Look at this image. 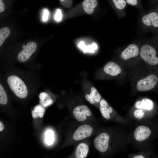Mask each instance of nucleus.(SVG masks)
Wrapping results in <instances>:
<instances>
[{
  "mask_svg": "<svg viewBox=\"0 0 158 158\" xmlns=\"http://www.w3.org/2000/svg\"><path fill=\"white\" fill-rule=\"evenodd\" d=\"M142 59L147 64L158 68V44L155 39L142 45L140 50Z\"/></svg>",
  "mask_w": 158,
  "mask_h": 158,
  "instance_id": "nucleus-1",
  "label": "nucleus"
},
{
  "mask_svg": "<svg viewBox=\"0 0 158 158\" xmlns=\"http://www.w3.org/2000/svg\"><path fill=\"white\" fill-rule=\"evenodd\" d=\"M7 81L10 88L18 97L24 98L28 94L27 87L23 81L19 77L15 75L8 77Z\"/></svg>",
  "mask_w": 158,
  "mask_h": 158,
  "instance_id": "nucleus-2",
  "label": "nucleus"
},
{
  "mask_svg": "<svg viewBox=\"0 0 158 158\" xmlns=\"http://www.w3.org/2000/svg\"><path fill=\"white\" fill-rule=\"evenodd\" d=\"M141 21L148 30L158 33V10L157 8L143 16Z\"/></svg>",
  "mask_w": 158,
  "mask_h": 158,
  "instance_id": "nucleus-3",
  "label": "nucleus"
},
{
  "mask_svg": "<svg viewBox=\"0 0 158 158\" xmlns=\"http://www.w3.org/2000/svg\"><path fill=\"white\" fill-rule=\"evenodd\" d=\"M158 82V76L155 74H151L140 80L137 84V88L141 91L149 90L154 88Z\"/></svg>",
  "mask_w": 158,
  "mask_h": 158,
  "instance_id": "nucleus-4",
  "label": "nucleus"
},
{
  "mask_svg": "<svg viewBox=\"0 0 158 158\" xmlns=\"http://www.w3.org/2000/svg\"><path fill=\"white\" fill-rule=\"evenodd\" d=\"M22 47L23 49L17 56L18 60L21 62H25L28 59L36 50L37 46L35 42L31 41L27 43L26 46L23 44Z\"/></svg>",
  "mask_w": 158,
  "mask_h": 158,
  "instance_id": "nucleus-5",
  "label": "nucleus"
},
{
  "mask_svg": "<svg viewBox=\"0 0 158 158\" xmlns=\"http://www.w3.org/2000/svg\"><path fill=\"white\" fill-rule=\"evenodd\" d=\"M109 140V136L108 134L103 133L99 134L94 140L95 148L101 152H106L108 147Z\"/></svg>",
  "mask_w": 158,
  "mask_h": 158,
  "instance_id": "nucleus-6",
  "label": "nucleus"
},
{
  "mask_svg": "<svg viewBox=\"0 0 158 158\" xmlns=\"http://www.w3.org/2000/svg\"><path fill=\"white\" fill-rule=\"evenodd\" d=\"M92 131L93 128L91 126L87 124L82 125L74 132L73 138L76 141L82 140L90 136Z\"/></svg>",
  "mask_w": 158,
  "mask_h": 158,
  "instance_id": "nucleus-7",
  "label": "nucleus"
},
{
  "mask_svg": "<svg viewBox=\"0 0 158 158\" xmlns=\"http://www.w3.org/2000/svg\"><path fill=\"white\" fill-rule=\"evenodd\" d=\"M73 113L75 118L79 121H84L87 117L90 116L92 114L89 107L85 105L77 106L73 109Z\"/></svg>",
  "mask_w": 158,
  "mask_h": 158,
  "instance_id": "nucleus-8",
  "label": "nucleus"
},
{
  "mask_svg": "<svg viewBox=\"0 0 158 158\" xmlns=\"http://www.w3.org/2000/svg\"><path fill=\"white\" fill-rule=\"evenodd\" d=\"M152 133V130L148 126L141 125L138 126L135 129L134 137L137 141L141 142L148 138Z\"/></svg>",
  "mask_w": 158,
  "mask_h": 158,
  "instance_id": "nucleus-9",
  "label": "nucleus"
},
{
  "mask_svg": "<svg viewBox=\"0 0 158 158\" xmlns=\"http://www.w3.org/2000/svg\"><path fill=\"white\" fill-rule=\"evenodd\" d=\"M138 46L135 44H131L128 45L122 52V58L126 60L138 56L139 53Z\"/></svg>",
  "mask_w": 158,
  "mask_h": 158,
  "instance_id": "nucleus-10",
  "label": "nucleus"
},
{
  "mask_svg": "<svg viewBox=\"0 0 158 158\" xmlns=\"http://www.w3.org/2000/svg\"><path fill=\"white\" fill-rule=\"evenodd\" d=\"M103 70L106 73L111 76H115L120 74L122 70L118 64L113 61H109L104 66Z\"/></svg>",
  "mask_w": 158,
  "mask_h": 158,
  "instance_id": "nucleus-11",
  "label": "nucleus"
},
{
  "mask_svg": "<svg viewBox=\"0 0 158 158\" xmlns=\"http://www.w3.org/2000/svg\"><path fill=\"white\" fill-rule=\"evenodd\" d=\"M85 98L90 104H93L100 102L101 96L96 88L92 87L90 89V93L85 95Z\"/></svg>",
  "mask_w": 158,
  "mask_h": 158,
  "instance_id": "nucleus-12",
  "label": "nucleus"
},
{
  "mask_svg": "<svg viewBox=\"0 0 158 158\" xmlns=\"http://www.w3.org/2000/svg\"><path fill=\"white\" fill-rule=\"evenodd\" d=\"M99 104V109L102 116L107 120L110 119L111 118L110 114L113 111L112 108L104 99L101 100Z\"/></svg>",
  "mask_w": 158,
  "mask_h": 158,
  "instance_id": "nucleus-13",
  "label": "nucleus"
},
{
  "mask_svg": "<svg viewBox=\"0 0 158 158\" xmlns=\"http://www.w3.org/2000/svg\"><path fill=\"white\" fill-rule=\"evenodd\" d=\"M135 106L138 109H143L148 111H151L153 109L154 104L151 100L147 98H144L141 101H138L136 102Z\"/></svg>",
  "mask_w": 158,
  "mask_h": 158,
  "instance_id": "nucleus-14",
  "label": "nucleus"
},
{
  "mask_svg": "<svg viewBox=\"0 0 158 158\" xmlns=\"http://www.w3.org/2000/svg\"><path fill=\"white\" fill-rule=\"evenodd\" d=\"M89 147L85 143H81L77 146L75 152L76 158H85L88 152Z\"/></svg>",
  "mask_w": 158,
  "mask_h": 158,
  "instance_id": "nucleus-15",
  "label": "nucleus"
},
{
  "mask_svg": "<svg viewBox=\"0 0 158 158\" xmlns=\"http://www.w3.org/2000/svg\"><path fill=\"white\" fill-rule=\"evenodd\" d=\"M97 1L96 0H85L82 5L85 12L90 14L93 13L94 8L97 6Z\"/></svg>",
  "mask_w": 158,
  "mask_h": 158,
  "instance_id": "nucleus-16",
  "label": "nucleus"
},
{
  "mask_svg": "<svg viewBox=\"0 0 158 158\" xmlns=\"http://www.w3.org/2000/svg\"><path fill=\"white\" fill-rule=\"evenodd\" d=\"M78 47L84 52H93L97 48V45L95 43H93L91 45L87 46L85 45V43L83 41H81L78 45Z\"/></svg>",
  "mask_w": 158,
  "mask_h": 158,
  "instance_id": "nucleus-17",
  "label": "nucleus"
},
{
  "mask_svg": "<svg viewBox=\"0 0 158 158\" xmlns=\"http://www.w3.org/2000/svg\"><path fill=\"white\" fill-rule=\"evenodd\" d=\"M10 33L9 29L4 27L0 29V47L3 44L5 40L9 36Z\"/></svg>",
  "mask_w": 158,
  "mask_h": 158,
  "instance_id": "nucleus-18",
  "label": "nucleus"
},
{
  "mask_svg": "<svg viewBox=\"0 0 158 158\" xmlns=\"http://www.w3.org/2000/svg\"><path fill=\"white\" fill-rule=\"evenodd\" d=\"M8 102L7 94L4 88L1 84H0V104H5Z\"/></svg>",
  "mask_w": 158,
  "mask_h": 158,
  "instance_id": "nucleus-19",
  "label": "nucleus"
},
{
  "mask_svg": "<svg viewBox=\"0 0 158 158\" xmlns=\"http://www.w3.org/2000/svg\"><path fill=\"white\" fill-rule=\"evenodd\" d=\"M116 7L119 10H122L126 7V2L124 0H113Z\"/></svg>",
  "mask_w": 158,
  "mask_h": 158,
  "instance_id": "nucleus-20",
  "label": "nucleus"
},
{
  "mask_svg": "<svg viewBox=\"0 0 158 158\" xmlns=\"http://www.w3.org/2000/svg\"><path fill=\"white\" fill-rule=\"evenodd\" d=\"M46 142L48 145L52 144L54 140V135L53 132L50 130L47 131L46 133Z\"/></svg>",
  "mask_w": 158,
  "mask_h": 158,
  "instance_id": "nucleus-21",
  "label": "nucleus"
},
{
  "mask_svg": "<svg viewBox=\"0 0 158 158\" xmlns=\"http://www.w3.org/2000/svg\"><path fill=\"white\" fill-rule=\"evenodd\" d=\"M34 110L38 114L39 117H43L45 111V109L41 105H37L35 107Z\"/></svg>",
  "mask_w": 158,
  "mask_h": 158,
  "instance_id": "nucleus-22",
  "label": "nucleus"
},
{
  "mask_svg": "<svg viewBox=\"0 0 158 158\" xmlns=\"http://www.w3.org/2000/svg\"><path fill=\"white\" fill-rule=\"evenodd\" d=\"M40 102L43 106L46 107L51 105L53 101L50 97L43 100H40Z\"/></svg>",
  "mask_w": 158,
  "mask_h": 158,
  "instance_id": "nucleus-23",
  "label": "nucleus"
},
{
  "mask_svg": "<svg viewBox=\"0 0 158 158\" xmlns=\"http://www.w3.org/2000/svg\"><path fill=\"white\" fill-rule=\"evenodd\" d=\"M59 1L61 6L66 8H70L72 4V0H60Z\"/></svg>",
  "mask_w": 158,
  "mask_h": 158,
  "instance_id": "nucleus-24",
  "label": "nucleus"
},
{
  "mask_svg": "<svg viewBox=\"0 0 158 158\" xmlns=\"http://www.w3.org/2000/svg\"><path fill=\"white\" fill-rule=\"evenodd\" d=\"M145 115V113L141 109H137L134 113V116L137 118L141 119Z\"/></svg>",
  "mask_w": 158,
  "mask_h": 158,
  "instance_id": "nucleus-25",
  "label": "nucleus"
},
{
  "mask_svg": "<svg viewBox=\"0 0 158 158\" xmlns=\"http://www.w3.org/2000/svg\"><path fill=\"white\" fill-rule=\"evenodd\" d=\"M62 16L61 10L60 9H57L54 16V18L56 20L59 21L62 19Z\"/></svg>",
  "mask_w": 158,
  "mask_h": 158,
  "instance_id": "nucleus-26",
  "label": "nucleus"
},
{
  "mask_svg": "<svg viewBox=\"0 0 158 158\" xmlns=\"http://www.w3.org/2000/svg\"><path fill=\"white\" fill-rule=\"evenodd\" d=\"M39 97L40 100H43L50 97L49 95L46 92H42L39 95Z\"/></svg>",
  "mask_w": 158,
  "mask_h": 158,
  "instance_id": "nucleus-27",
  "label": "nucleus"
},
{
  "mask_svg": "<svg viewBox=\"0 0 158 158\" xmlns=\"http://www.w3.org/2000/svg\"><path fill=\"white\" fill-rule=\"evenodd\" d=\"M125 1L128 4L133 6L136 5L138 3V1L136 0H126Z\"/></svg>",
  "mask_w": 158,
  "mask_h": 158,
  "instance_id": "nucleus-28",
  "label": "nucleus"
},
{
  "mask_svg": "<svg viewBox=\"0 0 158 158\" xmlns=\"http://www.w3.org/2000/svg\"><path fill=\"white\" fill-rule=\"evenodd\" d=\"M49 15L48 11L45 9L44 10V13L43 16V18L44 21H46L48 19V17Z\"/></svg>",
  "mask_w": 158,
  "mask_h": 158,
  "instance_id": "nucleus-29",
  "label": "nucleus"
},
{
  "mask_svg": "<svg viewBox=\"0 0 158 158\" xmlns=\"http://www.w3.org/2000/svg\"><path fill=\"white\" fill-rule=\"evenodd\" d=\"M4 10V5L2 0H0V13H1Z\"/></svg>",
  "mask_w": 158,
  "mask_h": 158,
  "instance_id": "nucleus-30",
  "label": "nucleus"
},
{
  "mask_svg": "<svg viewBox=\"0 0 158 158\" xmlns=\"http://www.w3.org/2000/svg\"><path fill=\"white\" fill-rule=\"evenodd\" d=\"M32 116L34 118H36L39 117V116L37 113L34 110H32L31 112Z\"/></svg>",
  "mask_w": 158,
  "mask_h": 158,
  "instance_id": "nucleus-31",
  "label": "nucleus"
},
{
  "mask_svg": "<svg viewBox=\"0 0 158 158\" xmlns=\"http://www.w3.org/2000/svg\"><path fill=\"white\" fill-rule=\"evenodd\" d=\"M132 158H145V157L142 154H138L134 156Z\"/></svg>",
  "mask_w": 158,
  "mask_h": 158,
  "instance_id": "nucleus-32",
  "label": "nucleus"
},
{
  "mask_svg": "<svg viewBox=\"0 0 158 158\" xmlns=\"http://www.w3.org/2000/svg\"><path fill=\"white\" fill-rule=\"evenodd\" d=\"M4 125L1 122H0V131H2L4 129Z\"/></svg>",
  "mask_w": 158,
  "mask_h": 158,
  "instance_id": "nucleus-33",
  "label": "nucleus"
},
{
  "mask_svg": "<svg viewBox=\"0 0 158 158\" xmlns=\"http://www.w3.org/2000/svg\"><path fill=\"white\" fill-rule=\"evenodd\" d=\"M155 39L158 44V35L156 37Z\"/></svg>",
  "mask_w": 158,
  "mask_h": 158,
  "instance_id": "nucleus-34",
  "label": "nucleus"
},
{
  "mask_svg": "<svg viewBox=\"0 0 158 158\" xmlns=\"http://www.w3.org/2000/svg\"><path fill=\"white\" fill-rule=\"evenodd\" d=\"M157 9H158V6H157Z\"/></svg>",
  "mask_w": 158,
  "mask_h": 158,
  "instance_id": "nucleus-35",
  "label": "nucleus"
}]
</instances>
